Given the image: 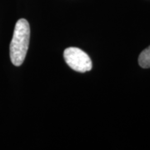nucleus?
Instances as JSON below:
<instances>
[{"instance_id": "obj_3", "label": "nucleus", "mask_w": 150, "mask_h": 150, "mask_svg": "<svg viewBox=\"0 0 150 150\" xmlns=\"http://www.w3.org/2000/svg\"><path fill=\"white\" fill-rule=\"evenodd\" d=\"M139 64L140 67L143 69H149L150 68V46L145 48L144 51L139 54Z\"/></svg>"}, {"instance_id": "obj_2", "label": "nucleus", "mask_w": 150, "mask_h": 150, "mask_svg": "<svg viewBox=\"0 0 150 150\" xmlns=\"http://www.w3.org/2000/svg\"><path fill=\"white\" fill-rule=\"evenodd\" d=\"M64 58L66 64L76 72L85 73L92 69L91 59L80 48L75 47L66 48L64 52Z\"/></svg>"}, {"instance_id": "obj_1", "label": "nucleus", "mask_w": 150, "mask_h": 150, "mask_svg": "<svg viewBox=\"0 0 150 150\" xmlns=\"http://www.w3.org/2000/svg\"><path fill=\"white\" fill-rule=\"evenodd\" d=\"M29 38V23L26 19L20 18L15 24L13 35L9 48L11 62L17 67L22 65L25 59L28 49Z\"/></svg>"}]
</instances>
